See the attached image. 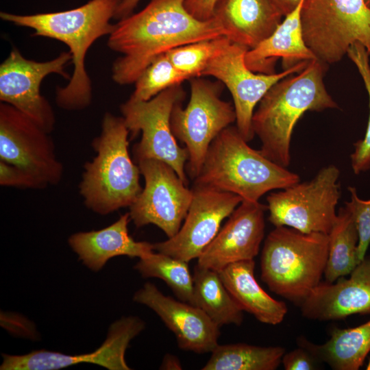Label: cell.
<instances>
[{"label":"cell","instance_id":"24","mask_svg":"<svg viewBox=\"0 0 370 370\" xmlns=\"http://www.w3.org/2000/svg\"><path fill=\"white\" fill-rule=\"evenodd\" d=\"M297 341L318 362L334 370H358L370 352V319L354 328H333L330 338L321 345L302 337Z\"/></svg>","mask_w":370,"mask_h":370},{"label":"cell","instance_id":"40","mask_svg":"<svg viewBox=\"0 0 370 370\" xmlns=\"http://www.w3.org/2000/svg\"><path fill=\"white\" fill-rule=\"evenodd\" d=\"M367 370H370V358L369 360V362H368V365L367 366Z\"/></svg>","mask_w":370,"mask_h":370},{"label":"cell","instance_id":"38","mask_svg":"<svg viewBox=\"0 0 370 370\" xmlns=\"http://www.w3.org/2000/svg\"><path fill=\"white\" fill-rule=\"evenodd\" d=\"M161 369H182V365L179 359L173 355L167 354L164 357Z\"/></svg>","mask_w":370,"mask_h":370},{"label":"cell","instance_id":"15","mask_svg":"<svg viewBox=\"0 0 370 370\" xmlns=\"http://www.w3.org/2000/svg\"><path fill=\"white\" fill-rule=\"evenodd\" d=\"M193 197L184 223L166 241L153 244L154 251L190 262L198 258L214 238L222 221L243 199L234 193L194 183Z\"/></svg>","mask_w":370,"mask_h":370},{"label":"cell","instance_id":"28","mask_svg":"<svg viewBox=\"0 0 370 370\" xmlns=\"http://www.w3.org/2000/svg\"><path fill=\"white\" fill-rule=\"evenodd\" d=\"M188 263L167 254L153 251L140 258L134 268L143 278L162 280L181 301L195 306L193 276Z\"/></svg>","mask_w":370,"mask_h":370},{"label":"cell","instance_id":"22","mask_svg":"<svg viewBox=\"0 0 370 370\" xmlns=\"http://www.w3.org/2000/svg\"><path fill=\"white\" fill-rule=\"evenodd\" d=\"M303 1L284 16L273 34L245 54L246 65L254 72L274 73L276 60L281 58L284 70L303 62L317 59L303 36L301 8Z\"/></svg>","mask_w":370,"mask_h":370},{"label":"cell","instance_id":"39","mask_svg":"<svg viewBox=\"0 0 370 370\" xmlns=\"http://www.w3.org/2000/svg\"><path fill=\"white\" fill-rule=\"evenodd\" d=\"M367 5L368 6V8L370 9V0H365Z\"/></svg>","mask_w":370,"mask_h":370},{"label":"cell","instance_id":"21","mask_svg":"<svg viewBox=\"0 0 370 370\" xmlns=\"http://www.w3.org/2000/svg\"><path fill=\"white\" fill-rule=\"evenodd\" d=\"M130 221L127 212L105 228L72 234L69 244L79 259L95 271L102 269L108 260L115 256L141 258L154 251L153 244L136 241L129 234Z\"/></svg>","mask_w":370,"mask_h":370},{"label":"cell","instance_id":"36","mask_svg":"<svg viewBox=\"0 0 370 370\" xmlns=\"http://www.w3.org/2000/svg\"><path fill=\"white\" fill-rule=\"evenodd\" d=\"M140 0H122L117 8L114 18L117 20L123 19L132 14Z\"/></svg>","mask_w":370,"mask_h":370},{"label":"cell","instance_id":"10","mask_svg":"<svg viewBox=\"0 0 370 370\" xmlns=\"http://www.w3.org/2000/svg\"><path fill=\"white\" fill-rule=\"evenodd\" d=\"M185 92L181 85L170 87L148 101L129 98L121 106L126 126L133 137L141 138L134 148L136 160L153 158L169 164L187 185L185 166L188 160L186 147H180L171 127L175 106L182 102Z\"/></svg>","mask_w":370,"mask_h":370},{"label":"cell","instance_id":"4","mask_svg":"<svg viewBox=\"0 0 370 370\" xmlns=\"http://www.w3.org/2000/svg\"><path fill=\"white\" fill-rule=\"evenodd\" d=\"M300 182L299 175L251 148L236 126L222 130L211 143L194 183L240 196L243 201H259L271 190Z\"/></svg>","mask_w":370,"mask_h":370},{"label":"cell","instance_id":"16","mask_svg":"<svg viewBox=\"0 0 370 370\" xmlns=\"http://www.w3.org/2000/svg\"><path fill=\"white\" fill-rule=\"evenodd\" d=\"M145 328L138 317H123L110 327L104 343L92 353L66 355L47 350L34 351L20 356L3 354L1 370H56L73 365L93 363L110 370L131 369L125 360L130 342Z\"/></svg>","mask_w":370,"mask_h":370},{"label":"cell","instance_id":"31","mask_svg":"<svg viewBox=\"0 0 370 370\" xmlns=\"http://www.w3.org/2000/svg\"><path fill=\"white\" fill-rule=\"evenodd\" d=\"M347 55L356 66L365 84L369 97V116L365 137L354 144L351 155V164L355 174L370 169V64L369 55L360 42H355L348 49Z\"/></svg>","mask_w":370,"mask_h":370},{"label":"cell","instance_id":"32","mask_svg":"<svg viewBox=\"0 0 370 370\" xmlns=\"http://www.w3.org/2000/svg\"><path fill=\"white\" fill-rule=\"evenodd\" d=\"M348 190L351 199L346 201L345 205L351 212L358 231L357 257L360 262L366 256L370 245V199L363 200L359 198L355 187L349 186Z\"/></svg>","mask_w":370,"mask_h":370},{"label":"cell","instance_id":"8","mask_svg":"<svg viewBox=\"0 0 370 370\" xmlns=\"http://www.w3.org/2000/svg\"><path fill=\"white\" fill-rule=\"evenodd\" d=\"M190 97L185 108L177 103L171 116L176 139L188 150L187 171L195 180L203 166L208 148L217 136L236 121L234 107L220 95L221 82L197 77L190 79Z\"/></svg>","mask_w":370,"mask_h":370},{"label":"cell","instance_id":"19","mask_svg":"<svg viewBox=\"0 0 370 370\" xmlns=\"http://www.w3.org/2000/svg\"><path fill=\"white\" fill-rule=\"evenodd\" d=\"M336 283L321 282L299 306L304 317L320 321L370 313V256Z\"/></svg>","mask_w":370,"mask_h":370},{"label":"cell","instance_id":"11","mask_svg":"<svg viewBox=\"0 0 370 370\" xmlns=\"http://www.w3.org/2000/svg\"><path fill=\"white\" fill-rule=\"evenodd\" d=\"M48 133L10 104L0 103V160L17 166L44 188L62 180L64 167Z\"/></svg>","mask_w":370,"mask_h":370},{"label":"cell","instance_id":"27","mask_svg":"<svg viewBox=\"0 0 370 370\" xmlns=\"http://www.w3.org/2000/svg\"><path fill=\"white\" fill-rule=\"evenodd\" d=\"M328 238V257L324 275L325 281L331 283L349 274L360 262L357 257L358 231L352 215L345 206L339 209Z\"/></svg>","mask_w":370,"mask_h":370},{"label":"cell","instance_id":"20","mask_svg":"<svg viewBox=\"0 0 370 370\" xmlns=\"http://www.w3.org/2000/svg\"><path fill=\"white\" fill-rule=\"evenodd\" d=\"M213 16L226 37L249 49L271 36L283 17L269 0H217Z\"/></svg>","mask_w":370,"mask_h":370},{"label":"cell","instance_id":"2","mask_svg":"<svg viewBox=\"0 0 370 370\" xmlns=\"http://www.w3.org/2000/svg\"><path fill=\"white\" fill-rule=\"evenodd\" d=\"M121 1L90 0L69 10L28 15L0 12L3 21L32 29V36L56 39L69 47L74 69L67 85L56 90V103L61 109L77 111L90 105L92 88L86 69V56L98 38L114 30L115 24L110 20Z\"/></svg>","mask_w":370,"mask_h":370},{"label":"cell","instance_id":"14","mask_svg":"<svg viewBox=\"0 0 370 370\" xmlns=\"http://www.w3.org/2000/svg\"><path fill=\"white\" fill-rule=\"evenodd\" d=\"M72 62L70 51L53 60L37 62L24 58L13 47L0 65V100L24 113L48 133L55 127L56 117L48 100L40 94V86L47 75L56 73L69 80L65 68Z\"/></svg>","mask_w":370,"mask_h":370},{"label":"cell","instance_id":"5","mask_svg":"<svg viewBox=\"0 0 370 370\" xmlns=\"http://www.w3.org/2000/svg\"><path fill=\"white\" fill-rule=\"evenodd\" d=\"M129 134L122 116L105 113L92 143L96 156L84 164L79 184L85 206L99 214L130 207L143 190L139 166L129 153Z\"/></svg>","mask_w":370,"mask_h":370},{"label":"cell","instance_id":"35","mask_svg":"<svg viewBox=\"0 0 370 370\" xmlns=\"http://www.w3.org/2000/svg\"><path fill=\"white\" fill-rule=\"evenodd\" d=\"M217 0H186L187 11L196 18L206 21L213 17Z\"/></svg>","mask_w":370,"mask_h":370},{"label":"cell","instance_id":"25","mask_svg":"<svg viewBox=\"0 0 370 370\" xmlns=\"http://www.w3.org/2000/svg\"><path fill=\"white\" fill-rule=\"evenodd\" d=\"M193 276L195 306L219 327L240 325L243 320V310L225 286L219 273L197 264Z\"/></svg>","mask_w":370,"mask_h":370},{"label":"cell","instance_id":"30","mask_svg":"<svg viewBox=\"0 0 370 370\" xmlns=\"http://www.w3.org/2000/svg\"><path fill=\"white\" fill-rule=\"evenodd\" d=\"M188 78L171 63L165 53L158 56L134 82L130 98L148 101L162 91L180 85Z\"/></svg>","mask_w":370,"mask_h":370},{"label":"cell","instance_id":"9","mask_svg":"<svg viewBox=\"0 0 370 370\" xmlns=\"http://www.w3.org/2000/svg\"><path fill=\"white\" fill-rule=\"evenodd\" d=\"M339 176V169L330 164L321 168L310 181L271 193L267 197L269 222L275 227L328 234L337 217Z\"/></svg>","mask_w":370,"mask_h":370},{"label":"cell","instance_id":"1","mask_svg":"<svg viewBox=\"0 0 370 370\" xmlns=\"http://www.w3.org/2000/svg\"><path fill=\"white\" fill-rule=\"evenodd\" d=\"M185 1L150 0L140 11L115 24L108 46L121 54L112 67L116 84L134 83L155 58L172 49L225 36L216 18H196L186 9Z\"/></svg>","mask_w":370,"mask_h":370},{"label":"cell","instance_id":"3","mask_svg":"<svg viewBox=\"0 0 370 370\" xmlns=\"http://www.w3.org/2000/svg\"><path fill=\"white\" fill-rule=\"evenodd\" d=\"M327 68L317 59L310 60L297 75L275 83L258 103L253 131L260 140V152L275 163L286 168L290 164L292 133L306 111L338 108L323 82Z\"/></svg>","mask_w":370,"mask_h":370},{"label":"cell","instance_id":"23","mask_svg":"<svg viewBox=\"0 0 370 370\" xmlns=\"http://www.w3.org/2000/svg\"><path fill=\"white\" fill-rule=\"evenodd\" d=\"M255 261L243 260L227 265L219 275L225 286L240 306L260 322L280 324L287 313L285 302L267 294L254 277Z\"/></svg>","mask_w":370,"mask_h":370},{"label":"cell","instance_id":"34","mask_svg":"<svg viewBox=\"0 0 370 370\" xmlns=\"http://www.w3.org/2000/svg\"><path fill=\"white\" fill-rule=\"evenodd\" d=\"M316 358L305 347L299 346L284 353L282 363L286 370H313L317 369Z\"/></svg>","mask_w":370,"mask_h":370},{"label":"cell","instance_id":"13","mask_svg":"<svg viewBox=\"0 0 370 370\" xmlns=\"http://www.w3.org/2000/svg\"><path fill=\"white\" fill-rule=\"evenodd\" d=\"M247 47L230 41L208 63L201 76H212L230 90L236 112V127L248 143L254 133L252 117L254 109L266 92L283 78L300 72L309 61L301 62L279 73H256L245 64Z\"/></svg>","mask_w":370,"mask_h":370},{"label":"cell","instance_id":"26","mask_svg":"<svg viewBox=\"0 0 370 370\" xmlns=\"http://www.w3.org/2000/svg\"><path fill=\"white\" fill-rule=\"evenodd\" d=\"M286 352L280 346L218 345L202 370H275Z\"/></svg>","mask_w":370,"mask_h":370},{"label":"cell","instance_id":"18","mask_svg":"<svg viewBox=\"0 0 370 370\" xmlns=\"http://www.w3.org/2000/svg\"><path fill=\"white\" fill-rule=\"evenodd\" d=\"M134 300L153 310L175 334L178 347L198 354L212 352L219 345V326L199 308L162 293L147 282Z\"/></svg>","mask_w":370,"mask_h":370},{"label":"cell","instance_id":"6","mask_svg":"<svg viewBox=\"0 0 370 370\" xmlns=\"http://www.w3.org/2000/svg\"><path fill=\"white\" fill-rule=\"evenodd\" d=\"M328 247V234L277 226L263 245L261 280L272 292L299 306L321 282Z\"/></svg>","mask_w":370,"mask_h":370},{"label":"cell","instance_id":"12","mask_svg":"<svg viewBox=\"0 0 370 370\" xmlns=\"http://www.w3.org/2000/svg\"><path fill=\"white\" fill-rule=\"evenodd\" d=\"M145 186L130 208V217L137 227L158 226L167 236L180 230L190 207L192 189L167 163L153 158L137 161Z\"/></svg>","mask_w":370,"mask_h":370},{"label":"cell","instance_id":"7","mask_svg":"<svg viewBox=\"0 0 370 370\" xmlns=\"http://www.w3.org/2000/svg\"><path fill=\"white\" fill-rule=\"evenodd\" d=\"M301 22L307 47L327 66L340 61L355 42L370 56V9L365 0H304Z\"/></svg>","mask_w":370,"mask_h":370},{"label":"cell","instance_id":"33","mask_svg":"<svg viewBox=\"0 0 370 370\" xmlns=\"http://www.w3.org/2000/svg\"><path fill=\"white\" fill-rule=\"evenodd\" d=\"M0 184L21 188H41L40 184L25 171L2 160H0Z\"/></svg>","mask_w":370,"mask_h":370},{"label":"cell","instance_id":"37","mask_svg":"<svg viewBox=\"0 0 370 370\" xmlns=\"http://www.w3.org/2000/svg\"><path fill=\"white\" fill-rule=\"evenodd\" d=\"M283 16L293 11L302 0H269Z\"/></svg>","mask_w":370,"mask_h":370},{"label":"cell","instance_id":"17","mask_svg":"<svg viewBox=\"0 0 370 370\" xmlns=\"http://www.w3.org/2000/svg\"><path fill=\"white\" fill-rule=\"evenodd\" d=\"M259 201H243L197 258V264L219 271L227 265L254 260L264 236V213Z\"/></svg>","mask_w":370,"mask_h":370},{"label":"cell","instance_id":"29","mask_svg":"<svg viewBox=\"0 0 370 370\" xmlns=\"http://www.w3.org/2000/svg\"><path fill=\"white\" fill-rule=\"evenodd\" d=\"M231 40L225 36L184 45L166 52L174 66L188 79L201 77L210 60Z\"/></svg>","mask_w":370,"mask_h":370}]
</instances>
